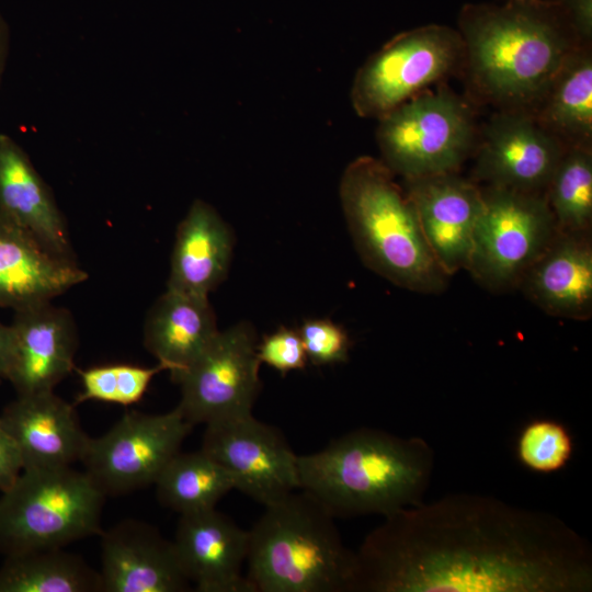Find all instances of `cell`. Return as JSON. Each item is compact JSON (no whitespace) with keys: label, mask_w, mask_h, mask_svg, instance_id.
Segmentation results:
<instances>
[{"label":"cell","mask_w":592,"mask_h":592,"mask_svg":"<svg viewBox=\"0 0 592 592\" xmlns=\"http://www.w3.org/2000/svg\"><path fill=\"white\" fill-rule=\"evenodd\" d=\"M193 426L178 407L160 414L127 411L90 437L80 462L105 496L125 494L155 483Z\"/></svg>","instance_id":"obj_10"},{"label":"cell","mask_w":592,"mask_h":592,"mask_svg":"<svg viewBox=\"0 0 592 592\" xmlns=\"http://www.w3.org/2000/svg\"><path fill=\"white\" fill-rule=\"evenodd\" d=\"M0 592H102L101 577L64 547L39 549L5 557Z\"/></svg>","instance_id":"obj_25"},{"label":"cell","mask_w":592,"mask_h":592,"mask_svg":"<svg viewBox=\"0 0 592 592\" xmlns=\"http://www.w3.org/2000/svg\"><path fill=\"white\" fill-rule=\"evenodd\" d=\"M471 102L532 112L570 52L583 44L558 0L466 3L458 13Z\"/></svg>","instance_id":"obj_2"},{"label":"cell","mask_w":592,"mask_h":592,"mask_svg":"<svg viewBox=\"0 0 592 592\" xmlns=\"http://www.w3.org/2000/svg\"><path fill=\"white\" fill-rule=\"evenodd\" d=\"M167 367L158 363L151 367L132 364H107L78 369L81 391L73 405L89 400L121 406L138 402L152 378Z\"/></svg>","instance_id":"obj_28"},{"label":"cell","mask_w":592,"mask_h":592,"mask_svg":"<svg viewBox=\"0 0 592 592\" xmlns=\"http://www.w3.org/2000/svg\"><path fill=\"white\" fill-rule=\"evenodd\" d=\"M308 361L316 365L344 363L351 341L346 331L329 319H309L298 329Z\"/></svg>","instance_id":"obj_30"},{"label":"cell","mask_w":592,"mask_h":592,"mask_svg":"<svg viewBox=\"0 0 592 592\" xmlns=\"http://www.w3.org/2000/svg\"><path fill=\"white\" fill-rule=\"evenodd\" d=\"M7 380L18 396L54 390L75 367L78 344L72 316L50 301L15 310Z\"/></svg>","instance_id":"obj_15"},{"label":"cell","mask_w":592,"mask_h":592,"mask_svg":"<svg viewBox=\"0 0 592 592\" xmlns=\"http://www.w3.org/2000/svg\"><path fill=\"white\" fill-rule=\"evenodd\" d=\"M257 337L240 322L218 331L200 356L174 380L181 387L177 406L193 425L252 414L260 390Z\"/></svg>","instance_id":"obj_11"},{"label":"cell","mask_w":592,"mask_h":592,"mask_svg":"<svg viewBox=\"0 0 592 592\" xmlns=\"http://www.w3.org/2000/svg\"><path fill=\"white\" fill-rule=\"evenodd\" d=\"M464 45L457 30L426 24L401 32L357 70L351 103L363 118L379 119L452 75L460 73Z\"/></svg>","instance_id":"obj_8"},{"label":"cell","mask_w":592,"mask_h":592,"mask_svg":"<svg viewBox=\"0 0 592 592\" xmlns=\"http://www.w3.org/2000/svg\"><path fill=\"white\" fill-rule=\"evenodd\" d=\"M0 213L54 253L73 260L67 225L52 191L7 134H0Z\"/></svg>","instance_id":"obj_21"},{"label":"cell","mask_w":592,"mask_h":592,"mask_svg":"<svg viewBox=\"0 0 592 592\" xmlns=\"http://www.w3.org/2000/svg\"><path fill=\"white\" fill-rule=\"evenodd\" d=\"M248 542V531L214 508L180 514L173 544L196 591L253 592L241 573Z\"/></svg>","instance_id":"obj_17"},{"label":"cell","mask_w":592,"mask_h":592,"mask_svg":"<svg viewBox=\"0 0 592 592\" xmlns=\"http://www.w3.org/2000/svg\"><path fill=\"white\" fill-rule=\"evenodd\" d=\"M11 354V329L0 322V383L7 380Z\"/></svg>","instance_id":"obj_34"},{"label":"cell","mask_w":592,"mask_h":592,"mask_svg":"<svg viewBox=\"0 0 592 592\" xmlns=\"http://www.w3.org/2000/svg\"><path fill=\"white\" fill-rule=\"evenodd\" d=\"M517 288L549 316L588 320L592 315L591 232L557 231Z\"/></svg>","instance_id":"obj_20"},{"label":"cell","mask_w":592,"mask_h":592,"mask_svg":"<svg viewBox=\"0 0 592 592\" xmlns=\"http://www.w3.org/2000/svg\"><path fill=\"white\" fill-rule=\"evenodd\" d=\"M355 551L353 592H590L592 550L561 519L457 493L400 509Z\"/></svg>","instance_id":"obj_1"},{"label":"cell","mask_w":592,"mask_h":592,"mask_svg":"<svg viewBox=\"0 0 592 592\" xmlns=\"http://www.w3.org/2000/svg\"><path fill=\"white\" fill-rule=\"evenodd\" d=\"M260 363H264L282 375L292 371L304 369L308 362L299 331L280 327L273 333L264 335L257 345Z\"/></svg>","instance_id":"obj_31"},{"label":"cell","mask_w":592,"mask_h":592,"mask_svg":"<svg viewBox=\"0 0 592 592\" xmlns=\"http://www.w3.org/2000/svg\"><path fill=\"white\" fill-rule=\"evenodd\" d=\"M403 189L440 267L448 276L466 270L482 208L480 184L457 172L407 179Z\"/></svg>","instance_id":"obj_14"},{"label":"cell","mask_w":592,"mask_h":592,"mask_svg":"<svg viewBox=\"0 0 592 592\" xmlns=\"http://www.w3.org/2000/svg\"><path fill=\"white\" fill-rule=\"evenodd\" d=\"M434 453L422 437L360 428L298 456L299 489L334 517L389 515L422 502Z\"/></svg>","instance_id":"obj_3"},{"label":"cell","mask_w":592,"mask_h":592,"mask_svg":"<svg viewBox=\"0 0 592 592\" xmlns=\"http://www.w3.org/2000/svg\"><path fill=\"white\" fill-rule=\"evenodd\" d=\"M565 147L592 149V49L568 54L531 112Z\"/></svg>","instance_id":"obj_24"},{"label":"cell","mask_w":592,"mask_h":592,"mask_svg":"<svg viewBox=\"0 0 592 592\" xmlns=\"http://www.w3.org/2000/svg\"><path fill=\"white\" fill-rule=\"evenodd\" d=\"M473 110L443 82L420 92L378 119L380 160L403 180L459 172L478 143Z\"/></svg>","instance_id":"obj_7"},{"label":"cell","mask_w":592,"mask_h":592,"mask_svg":"<svg viewBox=\"0 0 592 592\" xmlns=\"http://www.w3.org/2000/svg\"><path fill=\"white\" fill-rule=\"evenodd\" d=\"M105 497L84 470L23 469L0 497V554L62 548L100 535Z\"/></svg>","instance_id":"obj_6"},{"label":"cell","mask_w":592,"mask_h":592,"mask_svg":"<svg viewBox=\"0 0 592 592\" xmlns=\"http://www.w3.org/2000/svg\"><path fill=\"white\" fill-rule=\"evenodd\" d=\"M232 243L230 228L214 207L194 201L178 226L168 288L208 297L227 275Z\"/></svg>","instance_id":"obj_22"},{"label":"cell","mask_w":592,"mask_h":592,"mask_svg":"<svg viewBox=\"0 0 592 592\" xmlns=\"http://www.w3.org/2000/svg\"><path fill=\"white\" fill-rule=\"evenodd\" d=\"M201 449L228 471L236 490L263 505L299 489L298 455L253 414L207 424Z\"/></svg>","instance_id":"obj_12"},{"label":"cell","mask_w":592,"mask_h":592,"mask_svg":"<svg viewBox=\"0 0 592 592\" xmlns=\"http://www.w3.org/2000/svg\"><path fill=\"white\" fill-rule=\"evenodd\" d=\"M9 52V31L5 22L0 15V82L4 72Z\"/></svg>","instance_id":"obj_35"},{"label":"cell","mask_w":592,"mask_h":592,"mask_svg":"<svg viewBox=\"0 0 592 592\" xmlns=\"http://www.w3.org/2000/svg\"><path fill=\"white\" fill-rule=\"evenodd\" d=\"M566 148L531 112L499 110L479 130L471 180L545 194Z\"/></svg>","instance_id":"obj_13"},{"label":"cell","mask_w":592,"mask_h":592,"mask_svg":"<svg viewBox=\"0 0 592 592\" xmlns=\"http://www.w3.org/2000/svg\"><path fill=\"white\" fill-rule=\"evenodd\" d=\"M573 443L568 430L555 420H534L521 432L517 456L533 471L548 474L562 467L571 458Z\"/></svg>","instance_id":"obj_29"},{"label":"cell","mask_w":592,"mask_h":592,"mask_svg":"<svg viewBox=\"0 0 592 592\" xmlns=\"http://www.w3.org/2000/svg\"><path fill=\"white\" fill-rule=\"evenodd\" d=\"M545 197L558 231L591 232V148H566L545 191Z\"/></svg>","instance_id":"obj_27"},{"label":"cell","mask_w":592,"mask_h":592,"mask_svg":"<svg viewBox=\"0 0 592 592\" xmlns=\"http://www.w3.org/2000/svg\"><path fill=\"white\" fill-rule=\"evenodd\" d=\"M22 470L19 447L0 417V491L9 489Z\"/></svg>","instance_id":"obj_32"},{"label":"cell","mask_w":592,"mask_h":592,"mask_svg":"<svg viewBox=\"0 0 592 592\" xmlns=\"http://www.w3.org/2000/svg\"><path fill=\"white\" fill-rule=\"evenodd\" d=\"M339 194L354 246L368 269L420 294L447 287L449 276L428 246L411 198L380 159L361 156L350 162Z\"/></svg>","instance_id":"obj_5"},{"label":"cell","mask_w":592,"mask_h":592,"mask_svg":"<svg viewBox=\"0 0 592 592\" xmlns=\"http://www.w3.org/2000/svg\"><path fill=\"white\" fill-rule=\"evenodd\" d=\"M217 332L208 297L167 288L147 316L144 344L175 380Z\"/></svg>","instance_id":"obj_23"},{"label":"cell","mask_w":592,"mask_h":592,"mask_svg":"<svg viewBox=\"0 0 592 592\" xmlns=\"http://www.w3.org/2000/svg\"><path fill=\"white\" fill-rule=\"evenodd\" d=\"M264 508L248 531L253 592H353L355 551L316 498L297 489Z\"/></svg>","instance_id":"obj_4"},{"label":"cell","mask_w":592,"mask_h":592,"mask_svg":"<svg viewBox=\"0 0 592 592\" xmlns=\"http://www.w3.org/2000/svg\"><path fill=\"white\" fill-rule=\"evenodd\" d=\"M87 277L73 260L54 253L0 213V307L19 310L50 301Z\"/></svg>","instance_id":"obj_19"},{"label":"cell","mask_w":592,"mask_h":592,"mask_svg":"<svg viewBox=\"0 0 592 592\" xmlns=\"http://www.w3.org/2000/svg\"><path fill=\"white\" fill-rule=\"evenodd\" d=\"M101 536L102 592H182L189 588L173 542L147 523L124 520Z\"/></svg>","instance_id":"obj_16"},{"label":"cell","mask_w":592,"mask_h":592,"mask_svg":"<svg viewBox=\"0 0 592 592\" xmlns=\"http://www.w3.org/2000/svg\"><path fill=\"white\" fill-rule=\"evenodd\" d=\"M480 186L482 208L466 271L490 292H510L558 229L545 194Z\"/></svg>","instance_id":"obj_9"},{"label":"cell","mask_w":592,"mask_h":592,"mask_svg":"<svg viewBox=\"0 0 592 592\" xmlns=\"http://www.w3.org/2000/svg\"><path fill=\"white\" fill-rule=\"evenodd\" d=\"M579 39L592 42V0H558Z\"/></svg>","instance_id":"obj_33"},{"label":"cell","mask_w":592,"mask_h":592,"mask_svg":"<svg viewBox=\"0 0 592 592\" xmlns=\"http://www.w3.org/2000/svg\"><path fill=\"white\" fill-rule=\"evenodd\" d=\"M26 468H61L80 462L90 437L75 405L54 390L18 396L0 415Z\"/></svg>","instance_id":"obj_18"},{"label":"cell","mask_w":592,"mask_h":592,"mask_svg":"<svg viewBox=\"0 0 592 592\" xmlns=\"http://www.w3.org/2000/svg\"><path fill=\"white\" fill-rule=\"evenodd\" d=\"M155 485L159 501L180 514L214 509L235 489L228 471L202 449L179 452Z\"/></svg>","instance_id":"obj_26"}]
</instances>
